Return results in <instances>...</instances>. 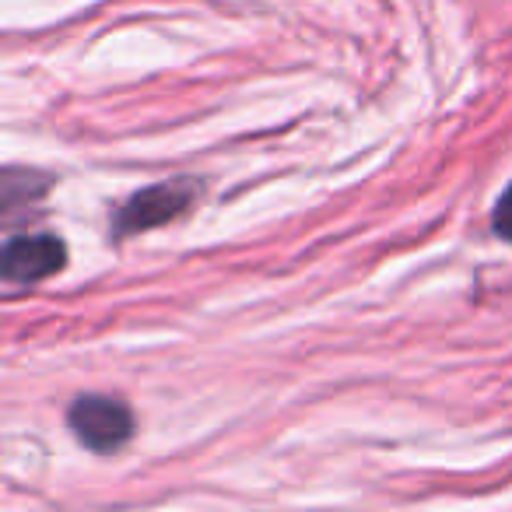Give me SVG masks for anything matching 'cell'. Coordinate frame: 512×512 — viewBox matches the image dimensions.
Masks as SVG:
<instances>
[{
    "instance_id": "obj_1",
    "label": "cell",
    "mask_w": 512,
    "mask_h": 512,
    "mask_svg": "<svg viewBox=\"0 0 512 512\" xmlns=\"http://www.w3.org/2000/svg\"><path fill=\"white\" fill-rule=\"evenodd\" d=\"M67 421H71L81 446H88L92 453H113L134 435L130 407L116 397H102V393H88V397L74 400Z\"/></svg>"
},
{
    "instance_id": "obj_2",
    "label": "cell",
    "mask_w": 512,
    "mask_h": 512,
    "mask_svg": "<svg viewBox=\"0 0 512 512\" xmlns=\"http://www.w3.org/2000/svg\"><path fill=\"white\" fill-rule=\"evenodd\" d=\"M197 183L193 179H176V183H158L151 190H141L120 207L116 214V235H130V232H144V228H155L162 221L176 218L190 207Z\"/></svg>"
},
{
    "instance_id": "obj_3",
    "label": "cell",
    "mask_w": 512,
    "mask_h": 512,
    "mask_svg": "<svg viewBox=\"0 0 512 512\" xmlns=\"http://www.w3.org/2000/svg\"><path fill=\"white\" fill-rule=\"evenodd\" d=\"M67 246L57 235H15L0 253V271L11 285H36L64 267Z\"/></svg>"
},
{
    "instance_id": "obj_4",
    "label": "cell",
    "mask_w": 512,
    "mask_h": 512,
    "mask_svg": "<svg viewBox=\"0 0 512 512\" xmlns=\"http://www.w3.org/2000/svg\"><path fill=\"white\" fill-rule=\"evenodd\" d=\"M491 225H495V232L502 235V239H509V242H512V186L502 193V200H498L495 218H491Z\"/></svg>"
}]
</instances>
